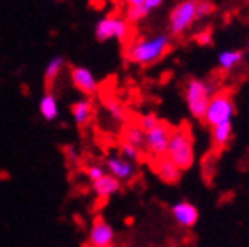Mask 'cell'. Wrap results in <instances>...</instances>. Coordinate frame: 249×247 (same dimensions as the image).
<instances>
[{
	"label": "cell",
	"mask_w": 249,
	"mask_h": 247,
	"mask_svg": "<svg viewBox=\"0 0 249 247\" xmlns=\"http://www.w3.org/2000/svg\"><path fill=\"white\" fill-rule=\"evenodd\" d=\"M170 46H172V35L166 32H156L134 39L127 46L125 55L134 66L149 67L161 60L170 52Z\"/></svg>",
	"instance_id": "1"
},
{
	"label": "cell",
	"mask_w": 249,
	"mask_h": 247,
	"mask_svg": "<svg viewBox=\"0 0 249 247\" xmlns=\"http://www.w3.org/2000/svg\"><path fill=\"white\" fill-rule=\"evenodd\" d=\"M214 83L203 78H191L184 85V103L193 119L203 120L207 106L211 103L212 95L216 94Z\"/></svg>",
	"instance_id": "2"
},
{
	"label": "cell",
	"mask_w": 249,
	"mask_h": 247,
	"mask_svg": "<svg viewBox=\"0 0 249 247\" xmlns=\"http://www.w3.org/2000/svg\"><path fill=\"white\" fill-rule=\"evenodd\" d=\"M166 157L180 171H186L193 166V162H195V143H193V136L189 134L187 129H172Z\"/></svg>",
	"instance_id": "3"
},
{
	"label": "cell",
	"mask_w": 249,
	"mask_h": 247,
	"mask_svg": "<svg viewBox=\"0 0 249 247\" xmlns=\"http://www.w3.org/2000/svg\"><path fill=\"white\" fill-rule=\"evenodd\" d=\"M235 117V103L230 92L217 90L216 94L212 95L211 103L207 106L205 117L201 122L205 124L207 127L212 129L219 125V124L233 122Z\"/></svg>",
	"instance_id": "4"
},
{
	"label": "cell",
	"mask_w": 249,
	"mask_h": 247,
	"mask_svg": "<svg viewBox=\"0 0 249 247\" xmlns=\"http://www.w3.org/2000/svg\"><path fill=\"white\" fill-rule=\"evenodd\" d=\"M196 18V0H182L168 15V34L172 37H180L191 29Z\"/></svg>",
	"instance_id": "5"
},
{
	"label": "cell",
	"mask_w": 249,
	"mask_h": 247,
	"mask_svg": "<svg viewBox=\"0 0 249 247\" xmlns=\"http://www.w3.org/2000/svg\"><path fill=\"white\" fill-rule=\"evenodd\" d=\"M129 30L131 23L124 16L119 15L103 16L94 25V35H96L99 43H106V41H111V39L125 41V39L129 37Z\"/></svg>",
	"instance_id": "6"
},
{
	"label": "cell",
	"mask_w": 249,
	"mask_h": 247,
	"mask_svg": "<svg viewBox=\"0 0 249 247\" xmlns=\"http://www.w3.org/2000/svg\"><path fill=\"white\" fill-rule=\"evenodd\" d=\"M170 136H172V129H170V125L161 122L158 127H154L152 131L145 133L143 150L152 157L154 161H156V159H161V157H164L168 152Z\"/></svg>",
	"instance_id": "7"
},
{
	"label": "cell",
	"mask_w": 249,
	"mask_h": 247,
	"mask_svg": "<svg viewBox=\"0 0 249 247\" xmlns=\"http://www.w3.org/2000/svg\"><path fill=\"white\" fill-rule=\"evenodd\" d=\"M69 80H71L72 87L85 97H94L99 92V80L89 67L72 66L69 71Z\"/></svg>",
	"instance_id": "8"
},
{
	"label": "cell",
	"mask_w": 249,
	"mask_h": 247,
	"mask_svg": "<svg viewBox=\"0 0 249 247\" xmlns=\"http://www.w3.org/2000/svg\"><path fill=\"white\" fill-rule=\"evenodd\" d=\"M170 214H172V219L175 221L177 226L186 228V229L196 226L198 219H200V210H198V207L187 200L175 201V203L170 207Z\"/></svg>",
	"instance_id": "9"
},
{
	"label": "cell",
	"mask_w": 249,
	"mask_h": 247,
	"mask_svg": "<svg viewBox=\"0 0 249 247\" xmlns=\"http://www.w3.org/2000/svg\"><path fill=\"white\" fill-rule=\"evenodd\" d=\"M89 247H111L115 244V229L105 219H96L87 237Z\"/></svg>",
	"instance_id": "10"
},
{
	"label": "cell",
	"mask_w": 249,
	"mask_h": 247,
	"mask_svg": "<svg viewBox=\"0 0 249 247\" xmlns=\"http://www.w3.org/2000/svg\"><path fill=\"white\" fill-rule=\"evenodd\" d=\"M105 168L106 173L111 175L113 178L120 182V184H125V182H131L136 176V164L134 162L125 161L124 157L117 156H108L105 159Z\"/></svg>",
	"instance_id": "11"
},
{
	"label": "cell",
	"mask_w": 249,
	"mask_h": 247,
	"mask_svg": "<svg viewBox=\"0 0 249 247\" xmlns=\"http://www.w3.org/2000/svg\"><path fill=\"white\" fill-rule=\"evenodd\" d=\"M94 111H96L94 103L89 97L78 99L71 105V117L78 127H87L90 124L92 117H94Z\"/></svg>",
	"instance_id": "12"
},
{
	"label": "cell",
	"mask_w": 249,
	"mask_h": 247,
	"mask_svg": "<svg viewBox=\"0 0 249 247\" xmlns=\"http://www.w3.org/2000/svg\"><path fill=\"white\" fill-rule=\"evenodd\" d=\"M39 115L43 117L46 122H55L60 115V106H58V97L55 92L46 90L41 99H39Z\"/></svg>",
	"instance_id": "13"
},
{
	"label": "cell",
	"mask_w": 249,
	"mask_h": 247,
	"mask_svg": "<svg viewBox=\"0 0 249 247\" xmlns=\"http://www.w3.org/2000/svg\"><path fill=\"white\" fill-rule=\"evenodd\" d=\"M244 58H246V53L242 50H223V52L217 53L216 62L221 71L231 72L244 62Z\"/></svg>",
	"instance_id": "14"
},
{
	"label": "cell",
	"mask_w": 249,
	"mask_h": 247,
	"mask_svg": "<svg viewBox=\"0 0 249 247\" xmlns=\"http://www.w3.org/2000/svg\"><path fill=\"white\" fill-rule=\"evenodd\" d=\"M122 189V184H120L117 178H113L111 175H103L99 180L92 182V191L97 198H111L115 196L119 191Z\"/></svg>",
	"instance_id": "15"
},
{
	"label": "cell",
	"mask_w": 249,
	"mask_h": 247,
	"mask_svg": "<svg viewBox=\"0 0 249 247\" xmlns=\"http://www.w3.org/2000/svg\"><path fill=\"white\" fill-rule=\"evenodd\" d=\"M156 173L166 184H177L180 180V175H182V171L178 170L166 156L161 157V159H156Z\"/></svg>",
	"instance_id": "16"
},
{
	"label": "cell",
	"mask_w": 249,
	"mask_h": 247,
	"mask_svg": "<svg viewBox=\"0 0 249 247\" xmlns=\"http://www.w3.org/2000/svg\"><path fill=\"white\" fill-rule=\"evenodd\" d=\"M233 138V122L219 124L216 127L211 129V140L212 145L216 148H225L228 147V143Z\"/></svg>",
	"instance_id": "17"
},
{
	"label": "cell",
	"mask_w": 249,
	"mask_h": 247,
	"mask_svg": "<svg viewBox=\"0 0 249 247\" xmlns=\"http://www.w3.org/2000/svg\"><path fill=\"white\" fill-rule=\"evenodd\" d=\"M64 69H66V58H64L62 55L52 57L48 60V64H46V67H44V72H43L44 81H46V83H55Z\"/></svg>",
	"instance_id": "18"
},
{
	"label": "cell",
	"mask_w": 249,
	"mask_h": 247,
	"mask_svg": "<svg viewBox=\"0 0 249 247\" xmlns=\"http://www.w3.org/2000/svg\"><path fill=\"white\" fill-rule=\"evenodd\" d=\"M122 141L129 143V145H134L138 148L145 147V133L142 129L136 125V124H125L124 129H122Z\"/></svg>",
	"instance_id": "19"
},
{
	"label": "cell",
	"mask_w": 249,
	"mask_h": 247,
	"mask_svg": "<svg viewBox=\"0 0 249 247\" xmlns=\"http://www.w3.org/2000/svg\"><path fill=\"white\" fill-rule=\"evenodd\" d=\"M105 108H106V113L111 117V120H115L119 124H124L127 120V108L117 97H106Z\"/></svg>",
	"instance_id": "20"
},
{
	"label": "cell",
	"mask_w": 249,
	"mask_h": 247,
	"mask_svg": "<svg viewBox=\"0 0 249 247\" xmlns=\"http://www.w3.org/2000/svg\"><path fill=\"white\" fill-rule=\"evenodd\" d=\"M119 154L120 157H124L125 161H129V162H136L142 161V157H143V148H138V147H134V145H129V143H120L119 145Z\"/></svg>",
	"instance_id": "21"
},
{
	"label": "cell",
	"mask_w": 249,
	"mask_h": 247,
	"mask_svg": "<svg viewBox=\"0 0 249 247\" xmlns=\"http://www.w3.org/2000/svg\"><path fill=\"white\" fill-rule=\"evenodd\" d=\"M150 13L145 9L143 5H138V7H125V16L124 18L129 21L131 25H136V23H142Z\"/></svg>",
	"instance_id": "22"
},
{
	"label": "cell",
	"mask_w": 249,
	"mask_h": 247,
	"mask_svg": "<svg viewBox=\"0 0 249 247\" xmlns=\"http://www.w3.org/2000/svg\"><path fill=\"white\" fill-rule=\"evenodd\" d=\"M159 124H161V119H159L156 113H143L138 117L136 125H138L143 133H149V131H152L154 127H158Z\"/></svg>",
	"instance_id": "23"
},
{
	"label": "cell",
	"mask_w": 249,
	"mask_h": 247,
	"mask_svg": "<svg viewBox=\"0 0 249 247\" xmlns=\"http://www.w3.org/2000/svg\"><path fill=\"white\" fill-rule=\"evenodd\" d=\"M106 175V168L105 164H101V162H89L85 166V176L89 178V182H96L99 180L101 176Z\"/></svg>",
	"instance_id": "24"
},
{
	"label": "cell",
	"mask_w": 249,
	"mask_h": 247,
	"mask_svg": "<svg viewBox=\"0 0 249 247\" xmlns=\"http://www.w3.org/2000/svg\"><path fill=\"white\" fill-rule=\"evenodd\" d=\"M214 13V4L211 0H196V18L205 19Z\"/></svg>",
	"instance_id": "25"
},
{
	"label": "cell",
	"mask_w": 249,
	"mask_h": 247,
	"mask_svg": "<svg viewBox=\"0 0 249 247\" xmlns=\"http://www.w3.org/2000/svg\"><path fill=\"white\" fill-rule=\"evenodd\" d=\"M211 41H212V32H211V30H203V32L196 34V43L201 44V46L211 44Z\"/></svg>",
	"instance_id": "26"
},
{
	"label": "cell",
	"mask_w": 249,
	"mask_h": 247,
	"mask_svg": "<svg viewBox=\"0 0 249 247\" xmlns=\"http://www.w3.org/2000/svg\"><path fill=\"white\" fill-rule=\"evenodd\" d=\"M163 4H164V0H145L143 7L149 11V13H154V11H158Z\"/></svg>",
	"instance_id": "27"
},
{
	"label": "cell",
	"mask_w": 249,
	"mask_h": 247,
	"mask_svg": "<svg viewBox=\"0 0 249 247\" xmlns=\"http://www.w3.org/2000/svg\"><path fill=\"white\" fill-rule=\"evenodd\" d=\"M125 4V7H138V5H143L145 0H122Z\"/></svg>",
	"instance_id": "28"
},
{
	"label": "cell",
	"mask_w": 249,
	"mask_h": 247,
	"mask_svg": "<svg viewBox=\"0 0 249 247\" xmlns=\"http://www.w3.org/2000/svg\"><path fill=\"white\" fill-rule=\"evenodd\" d=\"M246 58H248V62H249V43H248V50H246Z\"/></svg>",
	"instance_id": "29"
},
{
	"label": "cell",
	"mask_w": 249,
	"mask_h": 247,
	"mask_svg": "<svg viewBox=\"0 0 249 247\" xmlns=\"http://www.w3.org/2000/svg\"><path fill=\"white\" fill-rule=\"evenodd\" d=\"M111 247H115V246H111Z\"/></svg>",
	"instance_id": "30"
}]
</instances>
